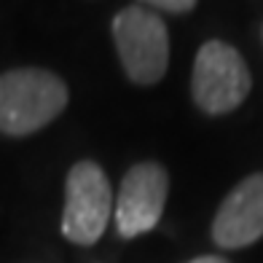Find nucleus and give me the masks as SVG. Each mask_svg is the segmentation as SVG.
I'll return each mask as SVG.
<instances>
[{
	"instance_id": "obj_7",
	"label": "nucleus",
	"mask_w": 263,
	"mask_h": 263,
	"mask_svg": "<svg viewBox=\"0 0 263 263\" xmlns=\"http://www.w3.org/2000/svg\"><path fill=\"white\" fill-rule=\"evenodd\" d=\"M140 3L156 6L161 11H170V14H188L196 6V0H140Z\"/></svg>"
},
{
	"instance_id": "obj_2",
	"label": "nucleus",
	"mask_w": 263,
	"mask_h": 263,
	"mask_svg": "<svg viewBox=\"0 0 263 263\" xmlns=\"http://www.w3.org/2000/svg\"><path fill=\"white\" fill-rule=\"evenodd\" d=\"M113 41L126 76L135 83L151 86L164 78L170 65V35L159 14L142 6L118 11L113 19Z\"/></svg>"
},
{
	"instance_id": "obj_5",
	"label": "nucleus",
	"mask_w": 263,
	"mask_h": 263,
	"mask_svg": "<svg viewBox=\"0 0 263 263\" xmlns=\"http://www.w3.org/2000/svg\"><path fill=\"white\" fill-rule=\"evenodd\" d=\"M166 191H170V177H166V170L161 164L142 161L132 166L124 175L113 207L118 236L135 239L156 229L164 215Z\"/></svg>"
},
{
	"instance_id": "obj_3",
	"label": "nucleus",
	"mask_w": 263,
	"mask_h": 263,
	"mask_svg": "<svg viewBox=\"0 0 263 263\" xmlns=\"http://www.w3.org/2000/svg\"><path fill=\"white\" fill-rule=\"evenodd\" d=\"M253 78L242 54L223 41H207L194 59L191 94L199 110L207 116H223L236 110L250 94Z\"/></svg>"
},
{
	"instance_id": "obj_6",
	"label": "nucleus",
	"mask_w": 263,
	"mask_h": 263,
	"mask_svg": "<svg viewBox=\"0 0 263 263\" xmlns=\"http://www.w3.org/2000/svg\"><path fill=\"white\" fill-rule=\"evenodd\" d=\"M263 236V172L250 175L220 201L212 220V242L242 250Z\"/></svg>"
},
{
	"instance_id": "obj_1",
	"label": "nucleus",
	"mask_w": 263,
	"mask_h": 263,
	"mask_svg": "<svg viewBox=\"0 0 263 263\" xmlns=\"http://www.w3.org/2000/svg\"><path fill=\"white\" fill-rule=\"evenodd\" d=\"M65 81L41 67H19L0 76V132L25 137L65 110Z\"/></svg>"
},
{
	"instance_id": "obj_4",
	"label": "nucleus",
	"mask_w": 263,
	"mask_h": 263,
	"mask_svg": "<svg viewBox=\"0 0 263 263\" xmlns=\"http://www.w3.org/2000/svg\"><path fill=\"white\" fill-rule=\"evenodd\" d=\"M113 188L100 164L78 161L67 172L62 234L67 242L89 247L100 242L113 215Z\"/></svg>"
},
{
	"instance_id": "obj_8",
	"label": "nucleus",
	"mask_w": 263,
	"mask_h": 263,
	"mask_svg": "<svg viewBox=\"0 0 263 263\" xmlns=\"http://www.w3.org/2000/svg\"><path fill=\"white\" fill-rule=\"evenodd\" d=\"M188 263H229V260L220 258V255H201V258H194V260H188Z\"/></svg>"
}]
</instances>
